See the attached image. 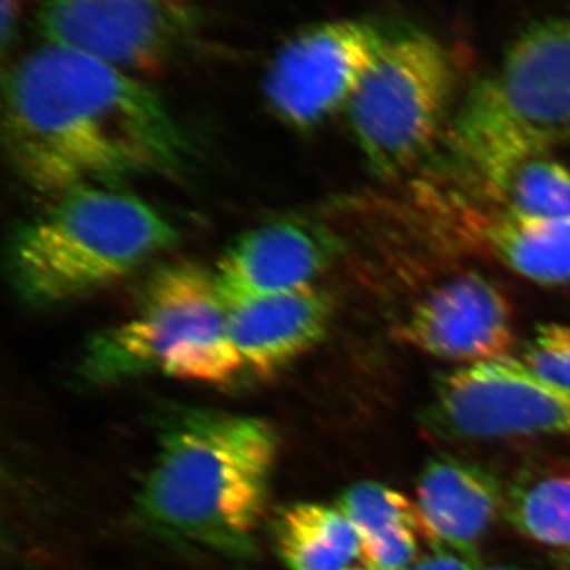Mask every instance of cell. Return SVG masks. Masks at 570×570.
I'll return each instance as SVG.
<instances>
[{
    "mask_svg": "<svg viewBox=\"0 0 570 570\" xmlns=\"http://www.w3.org/2000/svg\"><path fill=\"white\" fill-rule=\"evenodd\" d=\"M3 135L22 181L56 198L176 174L189 154L181 127L148 86L50 43L7 77Z\"/></svg>",
    "mask_w": 570,
    "mask_h": 570,
    "instance_id": "6da1fadb",
    "label": "cell"
},
{
    "mask_svg": "<svg viewBox=\"0 0 570 570\" xmlns=\"http://www.w3.org/2000/svg\"><path fill=\"white\" fill-rule=\"evenodd\" d=\"M266 420L183 409L167 419L138 497L141 519L167 538L243 558L253 553L277 459Z\"/></svg>",
    "mask_w": 570,
    "mask_h": 570,
    "instance_id": "7a4b0ae2",
    "label": "cell"
},
{
    "mask_svg": "<svg viewBox=\"0 0 570 570\" xmlns=\"http://www.w3.org/2000/svg\"><path fill=\"white\" fill-rule=\"evenodd\" d=\"M176 242L174 225L141 198L88 187L14 230L7 276L26 305H63L132 275Z\"/></svg>",
    "mask_w": 570,
    "mask_h": 570,
    "instance_id": "3957f363",
    "label": "cell"
},
{
    "mask_svg": "<svg viewBox=\"0 0 570 570\" xmlns=\"http://www.w3.org/2000/svg\"><path fill=\"white\" fill-rule=\"evenodd\" d=\"M80 373L92 384L153 373L202 384L234 381L243 365L214 275L193 262L157 269L137 313L86 344Z\"/></svg>",
    "mask_w": 570,
    "mask_h": 570,
    "instance_id": "277c9868",
    "label": "cell"
},
{
    "mask_svg": "<svg viewBox=\"0 0 570 570\" xmlns=\"http://www.w3.org/2000/svg\"><path fill=\"white\" fill-rule=\"evenodd\" d=\"M459 80L452 51L436 37L390 36L347 107L371 174L403 178L425 163L444 134Z\"/></svg>",
    "mask_w": 570,
    "mask_h": 570,
    "instance_id": "5b68a950",
    "label": "cell"
},
{
    "mask_svg": "<svg viewBox=\"0 0 570 570\" xmlns=\"http://www.w3.org/2000/svg\"><path fill=\"white\" fill-rule=\"evenodd\" d=\"M463 195L502 212L570 216V168L540 135L508 112L464 116L450 134Z\"/></svg>",
    "mask_w": 570,
    "mask_h": 570,
    "instance_id": "8992f818",
    "label": "cell"
},
{
    "mask_svg": "<svg viewBox=\"0 0 570 570\" xmlns=\"http://www.w3.org/2000/svg\"><path fill=\"white\" fill-rule=\"evenodd\" d=\"M425 422L439 436L469 441L561 436L570 434V395L510 355L439 377Z\"/></svg>",
    "mask_w": 570,
    "mask_h": 570,
    "instance_id": "52a82bcc",
    "label": "cell"
},
{
    "mask_svg": "<svg viewBox=\"0 0 570 570\" xmlns=\"http://www.w3.org/2000/svg\"><path fill=\"white\" fill-rule=\"evenodd\" d=\"M45 43L124 71L164 69L198 26L190 0H39Z\"/></svg>",
    "mask_w": 570,
    "mask_h": 570,
    "instance_id": "ba28073f",
    "label": "cell"
},
{
    "mask_svg": "<svg viewBox=\"0 0 570 570\" xmlns=\"http://www.w3.org/2000/svg\"><path fill=\"white\" fill-rule=\"evenodd\" d=\"M390 36L370 21L318 22L285 41L269 62L264 91L272 110L311 129L348 107Z\"/></svg>",
    "mask_w": 570,
    "mask_h": 570,
    "instance_id": "9c48e42d",
    "label": "cell"
},
{
    "mask_svg": "<svg viewBox=\"0 0 570 570\" xmlns=\"http://www.w3.org/2000/svg\"><path fill=\"white\" fill-rule=\"evenodd\" d=\"M393 337L436 358L472 365L512 355L515 309L490 277L469 272L438 284L409 307Z\"/></svg>",
    "mask_w": 570,
    "mask_h": 570,
    "instance_id": "30bf717a",
    "label": "cell"
},
{
    "mask_svg": "<svg viewBox=\"0 0 570 570\" xmlns=\"http://www.w3.org/2000/svg\"><path fill=\"white\" fill-rule=\"evenodd\" d=\"M343 250L332 230L302 219L276 220L236 238L214 273L217 294L234 307L313 285Z\"/></svg>",
    "mask_w": 570,
    "mask_h": 570,
    "instance_id": "8fae6325",
    "label": "cell"
},
{
    "mask_svg": "<svg viewBox=\"0 0 570 570\" xmlns=\"http://www.w3.org/2000/svg\"><path fill=\"white\" fill-rule=\"evenodd\" d=\"M434 204L453 238L472 253L531 283L570 284V216H521L455 193L436 194Z\"/></svg>",
    "mask_w": 570,
    "mask_h": 570,
    "instance_id": "7c38bea8",
    "label": "cell"
},
{
    "mask_svg": "<svg viewBox=\"0 0 570 570\" xmlns=\"http://www.w3.org/2000/svg\"><path fill=\"white\" fill-rule=\"evenodd\" d=\"M491 80L521 122L554 146L570 140V11L523 29Z\"/></svg>",
    "mask_w": 570,
    "mask_h": 570,
    "instance_id": "4fadbf2b",
    "label": "cell"
},
{
    "mask_svg": "<svg viewBox=\"0 0 570 570\" xmlns=\"http://www.w3.org/2000/svg\"><path fill=\"white\" fill-rule=\"evenodd\" d=\"M333 317L332 294L306 285L228 311V335L243 371L272 377L322 343Z\"/></svg>",
    "mask_w": 570,
    "mask_h": 570,
    "instance_id": "5bb4252c",
    "label": "cell"
},
{
    "mask_svg": "<svg viewBox=\"0 0 570 570\" xmlns=\"http://www.w3.org/2000/svg\"><path fill=\"white\" fill-rule=\"evenodd\" d=\"M508 489L479 464L438 456L428 461L417 483L422 538L433 550L475 557L480 540L505 510Z\"/></svg>",
    "mask_w": 570,
    "mask_h": 570,
    "instance_id": "9a60e30c",
    "label": "cell"
},
{
    "mask_svg": "<svg viewBox=\"0 0 570 570\" xmlns=\"http://www.w3.org/2000/svg\"><path fill=\"white\" fill-rule=\"evenodd\" d=\"M276 546L291 570H352L363 560L362 538L340 508L298 502L284 509Z\"/></svg>",
    "mask_w": 570,
    "mask_h": 570,
    "instance_id": "2e32d148",
    "label": "cell"
},
{
    "mask_svg": "<svg viewBox=\"0 0 570 570\" xmlns=\"http://www.w3.org/2000/svg\"><path fill=\"white\" fill-rule=\"evenodd\" d=\"M504 515L523 538L570 554V459L519 472L505 494Z\"/></svg>",
    "mask_w": 570,
    "mask_h": 570,
    "instance_id": "e0dca14e",
    "label": "cell"
},
{
    "mask_svg": "<svg viewBox=\"0 0 570 570\" xmlns=\"http://www.w3.org/2000/svg\"><path fill=\"white\" fill-rule=\"evenodd\" d=\"M337 508L355 524L362 540L397 530H414L422 535L417 504L384 483H354L344 491Z\"/></svg>",
    "mask_w": 570,
    "mask_h": 570,
    "instance_id": "ac0fdd59",
    "label": "cell"
},
{
    "mask_svg": "<svg viewBox=\"0 0 570 570\" xmlns=\"http://www.w3.org/2000/svg\"><path fill=\"white\" fill-rule=\"evenodd\" d=\"M532 373L570 395V326L540 325L519 356Z\"/></svg>",
    "mask_w": 570,
    "mask_h": 570,
    "instance_id": "d6986e66",
    "label": "cell"
},
{
    "mask_svg": "<svg viewBox=\"0 0 570 570\" xmlns=\"http://www.w3.org/2000/svg\"><path fill=\"white\" fill-rule=\"evenodd\" d=\"M419 532L397 530L362 540L365 564L382 570H407L419 560Z\"/></svg>",
    "mask_w": 570,
    "mask_h": 570,
    "instance_id": "ffe728a7",
    "label": "cell"
},
{
    "mask_svg": "<svg viewBox=\"0 0 570 570\" xmlns=\"http://www.w3.org/2000/svg\"><path fill=\"white\" fill-rule=\"evenodd\" d=\"M407 570H482L478 558L452 550H434V553L419 558Z\"/></svg>",
    "mask_w": 570,
    "mask_h": 570,
    "instance_id": "44dd1931",
    "label": "cell"
},
{
    "mask_svg": "<svg viewBox=\"0 0 570 570\" xmlns=\"http://www.w3.org/2000/svg\"><path fill=\"white\" fill-rule=\"evenodd\" d=\"M21 3L22 0H2V28H0V39H2L3 51L9 48L11 41L17 39L22 13Z\"/></svg>",
    "mask_w": 570,
    "mask_h": 570,
    "instance_id": "7402d4cb",
    "label": "cell"
},
{
    "mask_svg": "<svg viewBox=\"0 0 570 570\" xmlns=\"http://www.w3.org/2000/svg\"><path fill=\"white\" fill-rule=\"evenodd\" d=\"M485 570H524L519 568H510V566H498V568H490Z\"/></svg>",
    "mask_w": 570,
    "mask_h": 570,
    "instance_id": "603a6c76",
    "label": "cell"
},
{
    "mask_svg": "<svg viewBox=\"0 0 570 570\" xmlns=\"http://www.w3.org/2000/svg\"><path fill=\"white\" fill-rule=\"evenodd\" d=\"M352 570H382V569L374 568V566H370V564H363V566H360V568H355Z\"/></svg>",
    "mask_w": 570,
    "mask_h": 570,
    "instance_id": "cb8c5ba5",
    "label": "cell"
}]
</instances>
